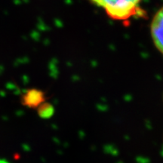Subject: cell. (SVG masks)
Here are the masks:
<instances>
[{
    "label": "cell",
    "instance_id": "6da1fadb",
    "mask_svg": "<svg viewBox=\"0 0 163 163\" xmlns=\"http://www.w3.org/2000/svg\"><path fill=\"white\" fill-rule=\"evenodd\" d=\"M102 8L106 15L114 20L128 22L135 17H142L144 11L141 7L142 0H89Z\"/></svg>",
    "mask_w": 163,
    "mask_h": 163
},
{
    "label": "cell",
    "instance_id": "277c9868",
    "mask_svg": "<svg viewBox=\"0 0 163 163\" xmlns=\"http://www.w3.org/2000/svg\"><path fill=\"white\" fill-rule=\"evenodd\" d=\"M37 113L42 119H49L55 113V108L53 105L48 102H44L36 109Z\"/></svg>",
    "mask_w": 163,
    "mask_h": 163
},
{
    "label": "cell",
    "instance_id": "3957f363",
    "mask_svg": "<svg viewBox=\"0 0 163 163\" xmlns=\"http://www.w3.org/2000/svg\"><path fill=\"white\" fill-rule=\"evenodd\" d=\"M45 101V93L38 88H30L25 91L20 97L21 104L30 109H37Z\"/></svg>",
    "mask_w": 163,
    "mask_h": 163
},
{
    "label": "cell",
    "instance_id": "7a4b0ae2",
    "mask_svg": "<svg viewBox=\"0 0 163 163\" xmlns=\"http://www.w3.org/2000/svg\"><path fill=\"white\" fill-rule=\"evenodd\" d=\"M151 37L157 50L163 55V6L154 14L150 24Z\"/></svg>",
    "mask_w": 163,
    "mask_h": 163
}]
</instances>
